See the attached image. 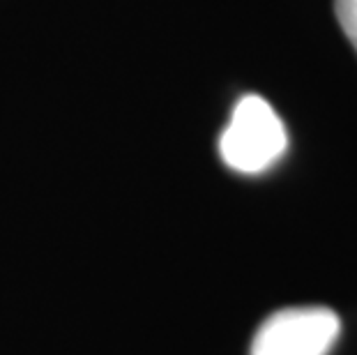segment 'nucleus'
Wrapping results in <instances>:
<instances>
[{
	"instance_id": "nucleus-1",
	"label": "nucleus",
	"mask_w": 357,
	"mask_h": 355,
	"mask_svg": "<svg viewBox=\"0 0 357 355\" xmlns=\"http://www.w3.org/2000/svg\"><path fill=\"white\" fill-rule=\"evenodd\" d=\"M286 127L263 97L247 95L235 104L233 116L219 139V155L229 169L256 176L284 157Z\"/></svg>"
},
{
	"instance_id": "nucleus-2",
	"label": "nucleus",
	"mask_w": 357,
	"mask_h": 355,
	"mask_svg": "<svg viewBox=\"0 0 357 355\" xmlns=\"http://www.w3.org/2000/svg\"><path fill=\"white\" fill-rule=\"evenodd\" d=\"M339 332V316L328 307L281 309L258 328L249 355H328Z\"/></svg>"
},
{
	"instance_id": "nucleus-3",
	"label": "nucleus",
	"mask_w": 357,
	"mask_h": 355,
	"mask_svg": "<svg viewBox=\"0 0 357 355\" xmlns=\"http://www.w3.org/2000/svg\"><path fill=\"white\" fill-rule=\"evenodd\" d=\"M334 12H337L339 26L346 33L348 42L357 51V0H334Z\"/></svg>"
}]
</instances>
